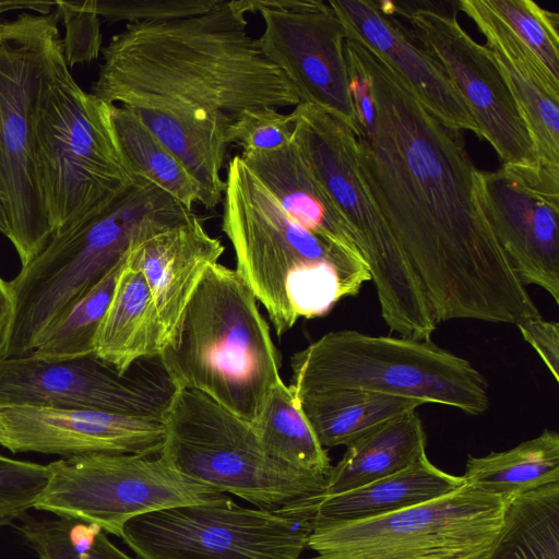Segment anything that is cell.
<instances>
[{
	"instance_id": "1",
	"label": "cell",
	"mask_w": 559,
	"mask_h": 559,
	"mask_svg": "<svg viewBox=\"0 0 559 559\" xmlns=\"http://www.w3.org/2000/svg\"><path fill=\"white\" fill-rule=\"evenodd\" d=\"M374 119L356 136L360 179L416 275L437 324H518L540 317L481 210L478 174L460 130L438 119L406 81L358 39Z\"/></svg>"
},
{
	"instance_id": "2",
	"label": "cell",
	"mask_w": 559,
	"mask_h": 559,
	"mask_svg": "<svg viewBox=\"0 0 559 559\" xmlns=\"http://www.w3.org/2000/svg\"><path fill=\"white\" fill-rule=\"evenodd\" d=\"M237 2L155 23L127 24L102 48L91 94L124 108L178 111L228 126L241 110L296 106L300 97L247 32Z\"/></svg>"
},
{
	"instance_id": "3",
	"label": "cell",
	"mask_w": 559,
	"mask_h": 559,
	"mask_svg": "<svg viewBox=\"0 0 559 559\" xmlns=\"http://www.w3.org/2000/svg\"><path fill=\"white\" fill-rule=\"evenodd\" d=\"M222 230L236 271L278 336L298 319L326 314L371 281L359 252L338 247L292 218L239 155L227 165Z\"/></svg>"
},
{
	"instance_id": "4",
	"label": "cell",
	"mask_w": 559,
	"mask_h": 559,
	"mask_svg": "<svg viewBox=\"0 0 559 559\" xmlns=\"http://www.w3.org/2000/svg\"><path fill=\"white\" fill-rule=\"evenodd\" d=\"M174 390H195L254 425L282 380L258 300L235 269L212 264L158 356Z\"/></svg>"
},
{
	"instance_id": "5",
	"label": "cell",
	"mask_w": 559,
	"mask_h": 559,
	"mask_svg": "<svg viewBox=\"0 0 559 559\" xmlns=\"http://www.w3.org/2000/svg\"><path fill=\"white\" fill-rule=\"evenodd\" d=\"M193 215L155 185L131 178L100 212L52 237L10 281L15 314L7 357L33 353L41 336L132 248Z\"/></svg>"
},
{
	"instance_id": "6",
	"label": "cell",
	"mask_w": 559,
	"mask_h": 559,
	"mask_svg": "<svg viewBox=\"0 0 559 559\" xmlns=\"http://www.w3.org/2000/svg\"><path fill=\"white\" fill-rule=\"evenodd\" d=\"M293 142L342 218L374 283L382 319L402 337L430 338L438 324L419 282L358 173L356 136L341 119L300 102Z\"/></svg>"
},
{
	"instance_id": "7",
	"label": "cell",
	"mask_w": 559,
	"mask_h": 559,
	"mask_svg": "<svg viewBox=\"0 0 559 559\" xmlns=\"http://www.w3.org/2000/svg\"><path fill=\"white\" fill-rule=\"evenodd\" d=\"M294 392L364 390L481 415L488 382L466 359L430 338L329 332L290 358Z\"/></svg>"
},
{
	"instance_id": "8",
	"label": "cell",
	"mask_w": 559,
	"mask_h": 559,
	"mask_svg": "<svg viewBox=\"0 0 559 559\" xmlns=\"http://www.w3.org/2000/svg\"><path fill=\"white\" fill-rule=\"evenodd\" d=\"M35 154L52 237L100 212L131 182L114 140L109 104L75 82L62 40L38 109Z\"/></svg>"
},
{
	"instance_id": "9",
	"label": "cell",
	"mask_w": 559,
	"mask_h": 559,
	"mask_svg": "<svg viewBox=\"0 0 559 559\" xmlns=\"http://www.w3.org/2000/svg\"><path fill=\"white\" fill-rule=\"evenodd\" d=\"M56 7L0 21V195L7 238L28 264L52 237L38 178L35 126L55 50L61 43Z\"/></svg>"
},
{
	"instance_id": "10",
	"label": "cell",
	"mask_w": 559,
	"mask_h": 559,
	"mask_svg": "<svg viewBox=\"0 0 559 559\" xmlns=\"http://www.w3.org/2000/svg\"><path fill=\"white\" fill-rule=\"evenodd\" d=\"M159 457L223 493L276 510L322 493L326 476L293 468L263 449L254 426L195 390H174Z\"/></svg>"
},
{
	"instance_id": "11",
	"label": "cell",
	"mask_w": 559,
	"mask_h": 559,
	"mask_svg": "<svg viewBox=\"0 0 559 559\" xmlns=\"http://www.w3.org/2000/svg\"><path fill=\"white\" fill-rule=\"evenodd\" d=\"M316 510L312 497L276 510L245 508L228 497L136 515L119 537L140 559H300Z\"/></svg>"
},
{
	"instance_id": "12",
	"label": "cell",
	"mask_w": 559,
	"mask_h": 559,
	"mask_svg": "<svg viewBox=\"0 0 559 559\" xmlns=\"http://www.w3.org/2000/svg\"><path fill=\"white\" fill-rule=\"evenodd\" d=\"M504 499L464 484L448 495L366 520L316 525L307 559H486Z\"/></svg>"
},
{
	"instance_id": "13",
	"label": "cell",
	"mask_w": 559,
	"mask_h": 559,
	"mask_svg": "<svg viewBox=\"0 0 559 559\" xmlns=\"http://www.w3.org/2000/svg\"><path fill=\"white\" fill-rule=\"evenodd\" d=\"M47 466L49 480L35 509L95 524L116 536L136 515L228 498L176 472L159 456L87 453Z\"/></svg>"
},
{
	"instance_id": "14",
	"label": "cell",
	"mask_w": 559,
	"mask_h": 559,
	"mask_svg": "<svg viewBox=\"0 0 559 559\" xmlns=\"http://www.w3.org/2000/svg\"><path fill=\"white\" fill-rule=\"evenodd\" d=\"M485 217L524 286L559 302V166L502 165L478 174Z\"/></svg>"
},
{
	"instance_id": "15",
	"label": "cell",
	"mask_w": 559,
	"mask_h": 559,
	"mask_svg": "<svg viewBox=\"0 0 559 559\" xmlns=\"http://www.w3.org/2000/svg\"><path fill=\"white\" fill-rule=\"evenodd\" d=\"M173 392L155 379L121 373L95 354L0 359V408H82L163 420Z\"/></svg>"
},
{
	"instance_id": "16",
	"label": "cell",
	"mask_w": 559,
	"mask_h": 559,
	"mask_svg": "<svg viewBox=\"0 0 559 559\" xmlns=\"http://www.w3.org/2000/svg\"><path fill=\"white\" fill-rule=\"evenodd\" d=\"M423 46L442 66L478 130L502 165L539 162L519 104L486 46L475 41L450 16L433 9L402 11Z\"/></svg>"
},
{
	"instance_id": "17",
	"label": "cell",
	"mask_w": 559,
	"mask_h": 559,
	"mask_svg": "<svg viewBox=\"0 0 559 559\" xmlns=\"http://www.w3.org/2000/svg\"><path fill=\"white\" fill-rule=\"evenodd\" d=\"M257 12L264 23L259 47L294 85L300 102L334 115L356 135L359 126L349 92L345 29L329 2L302 0L295 9Z\"/></svg>"
},
{
	"instance_id": "18",
	"label": "cell",
	"mask_w": 559,
	"mask_h": 559,
	"mask_svg": "<svg viewBox=\"0 0 559 559\" xmlns=\"http://www.w3.org/2000/svg\"><path fill=\"white\" fill-rule=\"evenodd\" d=\"M163 420L94 409L12 406L0 408V444L12 453L62 457L87 453L159 454Z\"/></svg>"
},
{
	"instance_id": "19",
	"label": "cell",
	"mask_w": 559,
	"mask_h": 559,
	"mask_svg": "<svg viewBox=\"0 0 559 559\" xmlns=\"http://www.w3.org/2000/svg\"><path fill=\"white\" fill-rule=\"evenodd\" d=\"M328 2L341 20L345 36L358 39L393 68L438 119L452 129L468 130L479 138L473 116L442 66L414 32L393 15L395 3L370 0Z\"/></svg>"
},
{
	"instance_id": "20",
	"label": "cell",
	"mask_w": 559,
	"mask_h": 559,
	"mask_svg": "<svg viewBox=\"0 0 559 559\" xmlns=\"http://www.w3.org/2000/svg\"><path fill=\"white\" fill-rule=\"evenodd\" d=\"M459 8L486 38L523 114L539 160L559 166V79L487 5L461 0Z\"/></svg>"
},
{
	"instance_id": "21",
	"label": "cell",
	"mask_w": 559,
	"mask_h": 559,
	"mask_svg": "<svg viewBox=\"0 0 559 559\" xmlns=\"http://www.w3.org/2000/svg\"><path fill=\"white\" fill-rule=\"evenodd\" d=\"M195 215L135 246L128 259L142 271L159 318L164 347L173 337L185 308L205 271L224 253ZM163 347V348H164Z\"/></svg>"
},
{
	"instance_id": "22",
	"label": "cell",
	"mask_w": 559,
	"mask_h": 559,
	"mask_svg": "<svg viewBox=\"0 0 559 559\" xmlns=\"http://www.w3.org/2000/svg\"><path fill=\"white\" fill-rule=\"evenodd\" d=\"M163 347V330L150 287L142 271L127 258L97 330L94 354L126 373L135 362L158 357Z\"/></svg>"
},
{
	"instance_id": "23",
	"label": "cell",
	"mask_w": 559,
	"mask_h": 559,
	"mask_svg": "<svg viewBox=\"0 0 559 559\" xmlns=\"http://www.w3.org/2000/svg\"><path fill=\"white\" fill-rule=\"evenodd\" d=\"M239 156L292 218L323 239L359 252L293 140L278 150Z\"/></svg>"
},
{
	"instance_id": "24",
	"label": "cell",
	"mask_w": 559,
	"mask_h": 559,
	"mask_svg": "<svg viewBox=\"0 0 559 559\" xmlns=\"http://www.w3.org/2000/svg\"><path fill=\"white\" fill-rule=\"evenodd\" d=\"M464 484L462 476L440 469L426 454L411 466L362 487L328 497L320 493L314 526L385 515L448 495Z\"/></svg>"
},
{
	"instance_id": "25",
	"label": "cell",
	"mask_w": 559,
	"mask_h": 559,
	"mask_svg": "<svg viewBox=\"0 0 559 559\" xmlns=\"http://www.w3.org/2000/svg\"><path fill=\"white\" fill-rule=\"evenodd\" d=\"M427 437L416 411L382 423L348 445L332 466L321 493H343L416 463L426 453Z\"/></svg>"
},
{
	"instance_id": "26",
	"label": "cell",
	"mask_w": 559,
	"mask_h": 559,
	"mask_svg": "<svg viewBox=\"0 0 559 559\" xmlns=\"http://www.w3.org/2000/svg\"><path fill=\"white\" fill-rule=\"evenodd\" d=\"M126 109L180 160L198 186L199 203L206 210L216 209L225 190L222 168L228 145L225 136L228 126L152 107Z\"/></svg>"
},
{
	"instance_id": "27",
	"label": "cell",
	"mask_w": 559,
	"mask_h": 559,
	"mask_svg": "<svg viewBox=\"0 0 559 559\" xmlns=\"http://www.w3.org/2000/svg\"><path fill=\"white\" fill-rule=\"evenodd\" d=\"M293 393L323 448L346 447L382 423L424 405L418 400L364 390Z\"/></svg>"
},
{
	"instance_id": "28",
	"label": "cell",
	"mask_w": 559,
	"mask_h": 559,
	"mask_svg": "<svg viewBox=\"0 0 559 559\" xmlns=\"http://www.w3.org/2000/svg\"><path fill=\"white\" fill-rule=\"evenodd\" d=\"M465 484L508 500L559 481V433L545 429L537 437L506 451L469 455Z\"/></svg>"
},
{
	"instance_id": "29",
	"label": "cell",
	"mask_w": 559,
	"mask_h": 559,
	"mask_svg": "<svg viewBox=\"0 0 559 559\" xmlns=\"http://www.w3.org/2000/svg\"><path fill=\"white\" fill-rule=\"evenodd\" d=\"M112 135L123 169L142 178L192 211L199 189L180 160L128 109L109 104Z\"/></svg>"
},
{
	"instance_id": "30",
	"label": "cell",
	"mask_w": 559,
	"mask_h": 559,
	"mask_svg": "<svg viewBox=\"0 0 559 559\" xmlns=\"http://www.w3.org/2000/svg\"><path fill=\"white\" fill-rule=\"evenodd\" d=\"M486 559H559V481L506 501L500 532Z\"/></svg>"
},
{
	"instance_id": "31",
	"label": "cell",
	"mask_w": 559,
	"mask_h": 559,
	"mask_svg": "<svg viewBox=\"0 0 559 559\" xmlns=\"http://www.w3.org/2000/svg\"><path fill=\"white\" fill-rule=\"evenodd\" d=\"M272 457L298 471L328 476L332 465L300 409L290 385L281 380L253 425Z\"/></svg>"
},
{
	"instance_id": "32",
	"label": "cell",
	"mask_w": 559,
	"mask_h": 559,
	"mask_svg": "<svg viewBox=\"0 0 559 559\" xmlns=\"http://www.w3.org/2000/svg\"><path fill=\"white\" fill-rule=\"evenodd\" d=\"M127 258L83 295L41 336L31 354L48 359H63L94 354L97 330L109 306L119 272Z\"/></svg>"
},
{
	"instance_id": "33",
	"label": "cell",
	"mask_w": 559,
	"mask_h": 559,
	"mask_svg": "<svg viewBox=\"0 0 559 559\" xmlns=\"http://www.w3.org/2000/svg\"><path fill=\"white\" fill-rule=\"evenodd\" d=\"M38 559H133L92 523L69 518L29 519L19 526Z\"/></svg>"
},
{
	"instance_id": "34",
	"label": "cell",
	"mask_w": 559,
	"mask_h": 559,
	"mask_svg": "<svg viewBox=\"0 0 559 559\" xmlns=\"http://www.w3.org/2000/svg\"><path fill=\"white\" fill-rule=\"evenodd\" d=\"M486 3L559 79V14L531 0H486Z\"/></svg>"
},
{
	"instance_id": "35",
	"label": "cell",
	"mask_w": 559,
	"mask_h": 559,
	"mask_svg": "<svg viewBox=\"0 0 559 559\" xmlns=\"http://www.w3.org/2000/svg\"><path fill=\"white\" fill-rule=\"evenodd\" d=\"M49 476L47 465L0 454V526L12 524L35 508Z\"/></svg>"
},
{
	"instance_id": "36",
	"label": "cell",
	"mask_w": 559,
	"mask_h": 559,
	"mask_svg": "<svg viewBox=\"0 0 559 559\" xmlns=\"http://www.w3.org/2000/svg\"><path fill=\"white\" fill-rule=\"evenodd\" d=\"M293 132L290 114L259 106L238 112L228 124L225 136L228 144L237 143L242 152H267L289 144Z\"/></svg>"
},
{
	"instance_id": "37",
	"label": "cell",
	"mask_w": 559,
	"mask_h": 559,
	"mask_svg": "<svg viewBox=\"0 0 559 559\" xmlns=\"http://www.w3.org/2000/svg\"><path fill=\"white\" fill-rule=\"evenodd\" d=\"M219 0H95V11L108 24L155 23L200 15Z\"/></svg>"
},
{
	"instance_id": "38",
	"label": "cell",
	"mask_w": 559,
	"mask_h": 559,
	"mask_svg": "<svg viewBox=\"0 0 559 559\" xmlns=\"http://www.w3.org/2000/svg\"><path fill=\"white\" fill-rule=\"evenodd\" d=\"M55 7L66 27L62 46L68 67L97 59L102 51V32L95 0L55 1Z\"/></svg>"
},
{
	"instance_id": "39",
	"label": "cell",
	"mask_w": 559,
	"mask_h": 559,
	"mask_svg": "<svg viewBox=\"0 0 559 559\" xmlns=\"http://www.w3.org/2000/svg\"><path fill=\"white\" fill-rule=\"evenodd\" d=\"M525 342L540 357L555 381H559V323L540 317L523 320L516 324Z\"/></svg>"
},
{
	"instance_id": "40",
	"label": "cell",
	"mask_w": 559,
	"mask_h": 559,
	"mask_svg": "<svg viewBox=\"0 0 559 559\" xmlns=\"http://www.w3.org/2000/svg\"><path fill=\"white\" fill-rule=\"evenodd\" d=\"M14 314L15 300L11 284L0 275V359L7 357Z\"/></svg>"
},
{
	"instance_id": "41",
	"label": "cell",
	"mask_w": 559,
	"mask_h": 559,
	"mask_svg": "<svg viewBox=\"0 0 559 559\" xmlns=\"http://www.w3.org/2000/svg\"><path fill=\"white\" fill-rule=\"evenodd\" d=\"M0 233L5 237L9 233L7 210L2 197L0 195Z\"/></svg>"
}]
</instances>
